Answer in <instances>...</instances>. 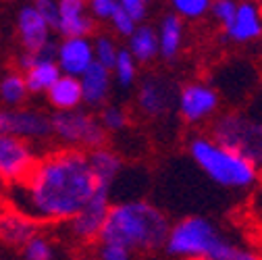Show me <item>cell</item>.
I'll use <instances>...</instances> for the list:
<instances>
[{"label":"cell","mask_w":262,"mask_h":260,"mask_svg":"<svg viewBox=\"0 0 262 260\" xmlns=\"http://www.w3.org/2000/svg\"><path fill=\"white\" fill-rule=\"evenodd\" d=\"M100 183L90 165V154L77 148H58L40 156L21 183L5 189V206L46 223H71L94 198Z\"/></svg>","instance_id":"obj_1"},{"label":"cell","mask_w":262,"mask_h":260,"mask_svg":"<svg viewBox=\"0 0 262 260\" xmlns=\"http://www.w3.org/2000/svg\"><path fill=\"white\" fill-rule=\"evenodd\" d=\"M171 221L148 200H127L113 204L102 229V244H119L131 252H156L167 246Z\"/></svg>","instance_id":"obj_2"},{"label":"cell","mask_w":262,"mask_h":260,"mask_svg":"<svg viewBox=\"0 0 262 260\" xmlns=\"http://www.w3.org/2000/svg\"><path fill=\"white\" fill-rule=\"evenodd\" d=\"M187 152L200 171L221 187L250 189L260 179V173L254 165H250L237 152L212 140L208 134L193 136L187 144Z\"/></svg>","instance_id":"obj_3"},{"label":"cell","mask_w":262,"mask_h":260,"mask_svg":"<svg viewBox=\"0 0 262 260\" xmlns=\"http://www.w3.org/2000/svg\"><path fill=\"white\" fill-rule=\"evenodd\" d=\"M208 136L244 156L262 175V119L244 111H227L212 119Z\"/></svg>","instance_id":"obj_4"},{"label":"cell","mask_w":262,"mask_h":260,"mask_svg":"<svg viewBox=\"0 0 262 260\" xmlns=\"http://www.w3.org/2000/svg\"><path fill=\"white\" fill-rule=\"evenodd\" d=\"M106 136L108 132L102 127L100 117L83 109L52 113V138H56L62 148L92 152L106 146Z\"/></svg>","instance_id":"obj_5"},{"label":"cell","mask_w":262,"mask_h":260,"mask_svg":"<svg viewBox=\"0 0 262 260\" xmlns=\"http://www.w3.org/2000/svg\"><path fill=\"white\" fill-rule=\"evenodd\" d=\"M221 235L223 233L216 229V225L210 219L191 214L171 227L165 250L167 254L177 256L181 260H202Z\"/></svg>","instance_id":"obj_6"},{"label":"cell","mask_w":262,"mask_h":260,"mask_svg":"<svg viewBox=\"0 0 262 260\" xmlns=\"http://www.w3.org/2000/svg\"><path fill=\"white\" fill-rule=\"evenodd\" d=\"M0 136H13L25 142L52 138V115L34 109H5L0 113Z\"/></svg>","instance_id":"obj_7"},{"label":"cell","mask_w":262,"mask_h":260,"mask_svg":"<svg viewBox=\"0 0 262 260\" xmlns=\"http://www.w3.org/2000/svg\"><path fill=\"white\" fill-rule=\"evenodd\" d=\"M38 160L40 156L29 142L13 136H0V177L5 187L25 181Z\"/></svg>","instance_id":"obj_8"},{"label":"cell","mask_w":262,"mask_h":260,"mask_svg":"<svg viewBox=\"0 0 262 260\" xmlns=\"http://www.w3.org/2000/svg\"><path fill=\"white\" fill-rule=\"evenodd\" d=\"M179 90L171 79L148 75L142 79L138 94H136V104L138 111L148 119H162L171 111H177L179 102Z\"/></svg>","instance_id":"obj_9"},{"label":"cell","mask_w":262,"mask_h":260,"mask_svg":"<svg viewBox=\"0 0 262 260\" xmlns=\"http://www.w3.org/2000/svg\"><path fill=\"white\" fill-rule=\"evenodd\" d=\"M219 104H221L219 92L210 83L189 81L179 90L177 113L183 121L198 125L208 119H214L219 113Z\"/></svg>","instance_id":"obj_10"},{"label":"cell","mask_w":262,"mask_h":260,"mask_svg":"<svg viewBox=\"0 0 262 260\" xmlns=\"http://www.w3.org/2000/svg\"><path fill=\"white\" fill-rule=\"evenodd\" d=\"M111 187L100 185L98 191L94 193V198L88 202V206L69 223V229L73 233L75 240L79 242H100L102 229L106 225V219L111 214Z\"/></svg>","instance_id":"obj_11"},{"label":"cell","mask_w":262,"mask_h":260,"mask_svg":"<svg viewBox=\"0 0 262 260\" xmlns=\"http://www.w3.org/2000/svg\"><path fill=\"white\" fill-rule=\"evenodd\" d=\"M262 38V7L256 0H239L233 21L223 27V40L237 46L258 42Z\"/></svg>","instance_id":"obj_12"},{"label":"cell","mask_w":262,"mask_h":260,"mask_svg":"<svg viewBox=\"0 0 262 260\" xmlns=\"http://www.w3.org/2000/svg\"><path fill=\"white\" fill-rule=\"evenodd\" d=\"M52 27L36 11L34 5H25L17 13V36L19 44L27 52H40L48 42H52Z\"/></svg>","instance_id":"obj_13"},{"label":"cell","mask_w":262,"mask_h":260,"mask_svg":"<svg viewBox=\"0 0 262 260\" xmlns=\"http://www.w3.org/2000/svg\"><path fill=\"white\" fill-rule=\"evenodd\" d=\"M96 62L94 42L90 38H64L58 42L56 64L62 75L81 77L92 64Z\"/></svg>","instance_id":"obj_14"},{"label":"cell","mask_w":262,"mask_h":260,"mask_svg":"<svg viewBox=\"0 0 262 260\" xmlns=\"http://www.w3.org/2000/svg\"><path fill=\"white\" fill-rule=\"evenodd\" d=\"M60 21L56 34L64 38H90L94 34V17L88 11V0H58Z\"/></svg>","instance_id":"obj_15"},{"label":"cell","mask_w":262,"mask_h":260,"mask_svg":"<svg viewBox=\"0 0 262 260\" xmlns=\"http://www.w3.org/2000/svg\"><path fill=\"white\" fill-rule=\"evenodd\" d=\"M40 227L42 225L38 221L7 206L3 210V216H0V235H3V242L7 246H13V248H23L34 237H38Z\"/></svg>","instance_id":"obj_16"},{"label":"cell","mask_w":262,"mask_h":260,"mask_svg":"<svg viewBox=\"0 0 262 260\" xmlns=\"http://www.w3.org/2000/svg\"><path fill=\"white\" fill-rule=\"evenodd\" d=\"M79 79H81V90H83V104L90 109H104L108 94H111L113 71L102 67L100 62H94Z\"/></svg>","instance_id":"obj_17"},{"label":"cell","mask_w":262,"mask_h":260,"mask_svg":"<svg viewBox=\"0 0 262 260\" xmlns=\"http://www.w3.org/2000/svg\"><path fill=\"white\" fill-rule=\"evenodd\" d=\"M156 31H158V42H160V56L173 62L183 48V36H185L183 19L175 13H169L160 19V25Z\"/></svg>","instance_id":"obj_18"},{"label":"cell","mask_w":262,"mask_h":260,"mask_svg":"<svg viewBox=\"0 0 262 260\" xmlns=\"http://www.w3.org/2000/svg\"><path fill=\"white\" fill-rule=\"evenodd\" d=\"M46 96H48V102H50V106L54 111L81 109V104H83L81 79L79 77H71V75H62Z\"/></svg>","instance_id":"obj_19"},{"label":"cell","mask_w":262,"mask_h":260,"mask_svg":"<svg viewBox=\"0 0 262 260\" xmlns=\"http://www.w3.org/2000/svg\"><path fill=\"white\" fill-rule=\"evenodd\" d=\"M88 154H90V165L94 169V175H96L98 183L106 185V187H113V181L119 177V173L123 169L121 156L115 150L106 148V146L98 148V150H92Z\"/></svg>","instance_id":"obj_20"},{"label":"cell","mask_w":262,"mask_h":260,"mask_svg":"<svg viewBox=\"0 0 262 260\" xmlns=\"http://www.w3.org/2000/svg\"><path fill=\"white\" fill-rule=\"evenodd\" d=\"M60 77H62V71L56 64V60H46V58H40L34 67L25 73L29 94H48Z\"/></svg>","instance_id":"obj_21"},{"label":"cell","mask_w":262,"mask_h":260,"mask_svg":"<svg viewBox=\"0 0 262 260\" xmlns=\"http://www.w3.org/2000/svg\"><path fill=\"white\" fill-rule=\"evenodd\" d=\"M127 50L134 54L138 62H150L156 56H160V42H158V31L150 25H140L136 34L129 38Z\"/></svg>","instance_id":"obj_22"},{"label":"cell","mask_w":262,"mask_h":260,"mask_svg":"<svg viewBox=\"0 0 262 260\" xmlns=\"http://www.w3.org/2000/svg\"><path fill=\"white\" fill-rule=\"evenodd\" d=\"M29 96V88L25 81V75L17 69L7 71L0 81V98H3L7 109H19Z\"/></svg>","instance_id":"obj_23"},{"label":"cell","mask_w":262,"mask_h":260,"mask_svg":"<svg viewBox=\"0 0 262 260\" xmlns=\"http://www.w3.org/2000/svg\"><path fill=\"white\" fill-rule=\"evenodd\" d=\"M202 260H262V256L248 246H239L221 235Z\"/></svg>","instance_id":"obj_24"},{"label":"cell","mask_w":262,"mask_h":260,"mask_svg":"<svg viewBox=\"0 0 262 260\" xmlns=\"http://www.w3.org/2000/svg\"><path fill=\"white\" fill-rule=\"evenodd\" d=\"M113 77L123 90H129L138 79V60L127 48H121V52H119L117 64L113 69Z\"/></svg>","instance_id":"obj_25"},{"label":"cell","mask_w":262,"mask_h":260,"mask_svg":"<svg viewBox=\"0 0 262 260\" xmlns=\"http://www.w3.org/2000/svg\"><path fill=\"white\" fill-rule=\"evenodd\" d=\"M119 52L121 48L115 44L113 38L108 36H96L94 38V54H96V62H100L102 67L106 69H115V64H117V58H119Z\"/></svg>","instance_id":"obj_26"},{"label":"cell","mask_w":262,"mask_h":260,"mask_svg":"<svg viewBox=\"0 0 262 260\" xmlns=\"http://www.w3.org/2000/svg\"><path fill=\"white\" fill-rule=\"evenodd\" d=\"M214 0H171V9L181 19H202L210 13Z\"/></svg>","instance_id":"obj_27"},{"label":"cell","mask_w":262,"mask_h":260,"mask_svg":"<svg viewBox=\"0 0 262 260\" xmlns=\"http://www.w3.org/2000/svg\"><path fill=\"white\" fill-rule=\"evenodd\" d=\"M100 123L108 134H117L129 125V113L119 104H106L100 111Z\"/></svg>","instance_id":"obj_28"},{"label":"cell","mask_w":262,"mask_h":260,"mask_svg":"<svg viewBox=\"0 0 262 260\" xmlns=\"http://www.w3.org/2000/svg\"><path fill=\"white\" fill-rule=\"evenodd\" d=\"M21 256H23V260H52L54 258V248L44 235H38L27 246L21 248Z\"/></svg>","instance_id":"obj_29"},{"label":"cell","mask_w":262,"mask_h":260,"mask_svg":"<svg viewBox=\"0 0 262 260\" xmlns=\"http://www.w3.org/2000/svg\"><path fill=\"white\" fill-rule=\"evenodd\" d=\"M237 9H239V0H214L210 13L221 23V27H225L233 21V17L237 15Z\"/></svg>","instance_id":"obj_30"},{"label":"cell","mask_w":262,"mask_h":260,"mask_svg":"<svg viewBox=\"0 0 262 260\" xmlns=\"http://www.w3.org/2000/svg\"><path fill=\"white\" fill-rule=\"evenodd\" d=\"M111 25L115 27V31H117V34L119 36H123V38H131V36H134L136 34V29L140 27V23L134 19V17H131L125 9H117V13L113 15V19H111Z\"/></svg>","instance_id":"obj_31"},{"label":"cell","mask_w":262,"mask_h":260,"mask_svg":"<svg viewBox=\"0 0 262 260\" xmlns=\"http://www.w3.org/2000/svg\"><path fill=\"white\" fill-rule=\"evenodd\" d=\"M36 11L44 17V21L56 31L58 29V21H60V7L58 0H34Z\"/></svg>","instance_id":"obj_32"},{"label":"cell","mask_w":262,"mask_h":260,"mask_svg":"<svg viewBox=\"0 0 262 260\" xmlns=\"http://www.w3.org/2000/svg\"><path fill=\"white\" fill-rule=\"evenodd\" d=\"M119 3L117 0H88V11L94 19L100 21H111L113 15L117 13Z\"/></svg>","instance_id":"obj_33"},{"label":"cell","mask_w":262,"mask_h":260,"mask_svg":"<svg viewBox=\"0 0 262 260\" xmlns=\"http://www.w3.org/2000/svg\"><path fill=\"white\" fill-rule=\"evenodd\" d=\"M131 252L125 246L119 244H102L98 246V260H131Z\"/></svg>","instance_id":"obj_34"},{"label":"cell","mask_w":262,"mask_h":260,"mask_svg":"<svg viewBox=\"0 0 262 260\" xmlns=\"http://www.w3.org/2000/svg\"><path fill=\"white\" fill-rule=\"evenodd\" d=\"M119 7L125 9L131 17H134L138 23H144L146 15H148V3L150 0H117Z\"/></svg>","instance_id":"obj_35"},{"label":"cell","mask_w":262,"mask_h":260,"mask_svg":"<svg viewBox=\"0 0 262 260\" xmlns=\"http://www.w3.org/2000/svg\"><path fill=\"white\" fill-rule=\"evenodd\" d=\"M40 60V56L36 54V52H27V50H21L17 56H15V69L19 71V73H27L34 64Z\"/></svg>","instance_id":"obj_36"},{"label":"cell","mask_w":262,"mask_h":260,"mask_svg":"<svg viewBox=\"0 0 262 260\" xmlns=\"http://www.w3.org/2000/svg\"><path fill=\"white\" fill-rule=\"evenodd\" d=\"M7 3H15V0H7Z\"/></svg>","instance_id":"obj_37"},{"label":"cell","mask_w":262,"mask_h":260,"mask_svg":"<svg viewBox=\"0 0 262 260\" xmlns=\"http://www.w3.org/2000/svg\"><path fill=\"white\" fill-rule=\"evenodd\" d=\"M258 3H260V7H262V0H258Z\"/></svg>","instance_id":"obj_38"}]
</instances>
